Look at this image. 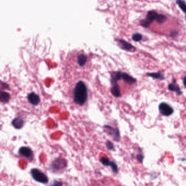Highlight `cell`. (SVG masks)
Wrapping results in <instances>:
<instances>
[{
  "instance_id": "cell-1",
  "label": "cell",
  "mask_w": 186,
  "mask_h": 186,
  "mask_svg": "<svg viewBox=\"0 0 186 186\" xmlns=\"http://www.w3.org/2000/svg\"><path fill=\"white\" fill-rule=\"evenodd\" d=\"M73 97L76 103L79 105L82 106L86 102L88 97L87 88L82 81H79L76 85L73 91Z\"/></svg>"
},
{
  "instance_id": "cell-2",
  "label": "cell",
  "mask_w": 186,
  "mask_h": 186,
  "mask_svg": "<svg viewBox=\"0 0 186 186\" xmlns=\"http://www.w3.org/2000/svg\"><path fill=\"white\" fill-rule=\"evenodd\" d=\"M67 164L68 162L66 159L57 158L51 163L49 170L52 173L60 172L67 166Z\"/></svg>"
},
{
  "instance_id": "cell-3",
  "label": "cell",
  "mask_w": 186,
  "mask_h": 186,
  "mask_svg": "<svg viewBox=\"0 0 186 186\" xmlns=\"http://www.w3.org/2000/svg\"><path fill=\"white\" fill-rule=\"evenodd\" d=\"M30 173L32 177L35 181L43 184H46L48 183L49 179L47 176L39 169L32 168L30 170Z\"/></svg>"
},
{
  "instance_id": "cell-4",
  "label": "cell",
  "mask_w": 186,
  "mask_h": 186,
  "mask_svg": "<svg viewBox=\"0 0 186 186\" xmlns=\"http://www.w3.org/2000/svg\"><path fill=\"white\" fill-rule=\"evenodd\" d=\"M159 110L162 115L166 116H170L174 113L173 108L165 102H162L160 104Z\"/></svg>"
},
{
  "instance_id": "cell-5",
  "label": "cell",
  "mask_w": 186,
  "mask_h": 186,
  "mask_svg": "<svg viewBox=\"0 0 186 186\" xmlns=\"http://www.w3.org/2000/svg\"><path fill=\"white\" fill-rule=\"evenodd\" d=\"M104 129L106 130V131L109 135L112 137V138L116 141H119L120 140V133L119 131L116 128H113L112 127L108 125H105L104 126Z\"/></svg>"
},
{
  "instance_id": "cell-6",
  "label": "cell",
  "mask_w": 186,
  "mask_h": 186,
  "mask_svg": "<svg viewBox=\"0 0 186 186\" xmlns=\"http://www.w3.org/2000/svg\"><path fill=\"white\" fill-rule=\"evenodd\" d=\"M19 152L20 155L24 156V157L28 159H31L33 156V151L31 150V149L28 147H21L19 149Z\"/></svg>"
},
{
  "instance_id": "cell-7",
  "label": "cell",
  "mask_w": 186,
  "mask_h": 186,
  "mask_svg": "<svg viewBox=\"0 0 186 186\" xmlns=\"http://www.w3.org/2000/svg\"><path fill=\"white\" fill-rule=\"evenodd\" d=\"M28 100L33 105L37 106L40 102L39 96L34 93H31L28 95Z\"/></svg>"
},
{
  "instance_id": "cell-8",
  "label": "cell",
  "mask_w": 186,
  "mask_h": 186,
  "mask_svg": "<svg viewBox=\"0 0 186 186\" xmlns=\"http://www.w3.org/2000/svg\"><path fill=\"white\" fill-rule=\"evenodd\" d=\"M88 60V57L85 54H79L77 57V63L80 66H83L86 65Z\"/></svg>"
},
{
  "instance_id": "cell-9",
  "label": "cell",
  "mask_w": 186,
  "mask_h": 186,
  "mask_svg": "<svg viewBox=\"0 0 186 186\" xmlns=\"http://www.w3.org/2000/svg\"><path fill=\"white\" fill-rule=\"evenodd\" d=\"M24 124V121L20 117H18L15 118L12 121V125L16 129H21Z\"/></svg>"
},
{
  "instance_id": "cell-10",
  "label": "cell",
  "mask_w": 186,
  "mask_h": 186,
  "mask_svg": "<svg viewBox=\"0 0 186 186\" xmlns=\"http://www.w3.org/2000/svg\"><path fill=\"white\" fill-rule=\"evenodd\" d=\"M121 78L123 79L125 82L129 84H133L136 82L135 78L131 77V76L125 72H121Z\"/></svg>"
},
{
  "instance_id": "cell-11",
  "label": "cell",
  "mask_w": 186,
  "mask_h": 186,
  "mask_svg": "<svg viewBox=\"0 0 186 186\" xmlns=\"http://www.w3.org/2000/svg\"><path fill=\"white\" fill-rule=\"evenodd\" d=\"M119 44L124 50L127 51H132L134 49V47L130 44V43L125 41V40H120L119 41Z\"/></svg>"
},
{
  "instance_id": "cell-12",
  "label": "cell",
  "mask_w": 186,
  "mask_h": 186,
  "mask_svg": "<svg viewBox=\"0 0 186 186\" xmlns=\"http://www.w3.org/2000/svg\"><path fill=\"white\" fill-rule=\"evenodd\" d=\"M168 89L169 91H175L177 94L179 95H180L182 94V92L181 91L179 87L177 86L175 83V80H174V82L170 83L168 86Z\"/></svg>"
},
{
  "instance_id": "cell-13",
  "label": "cell",
  "mask_w": 186,
  "mask_h": 186,
  "mask_svg": "<svg viewBox=\"0 0 186 186\" xmlns=\"http://www.w3.org/2000/svg\"><path fill=\"white\" fill-rule=\"evenodd\" d=\"M10 99V96L9 93L1 91H0V102L2 103L8 102Z\"/></svg>"
},
{
  "instance_id": "cell-14",
  "label": "cell",
  "mask_w": 186,
  "mask_h": 186,
  "mask_svg": "<svg viewBox=\"0 0 186 186\" xmlns=\"http://www.w3.org/2000/svg\"><path fill=\"white\" fill-rule=\"evenodd\" d=\"M158 14L154 10L149 11L146 15V19L152 23L154 20H156Z\"/></svg>"
},
{
  "instance_id": "cell-15",
  "label": "cell",
  "mask_w": 186,
  "mask_h": 186,
  "mask_svg": "<svg viewBox=\"0 0 186 186\" xmlns=\"http://www.w3.org/2000/svg\"><path fill=\"white\" fill-rule=\"evenodd\" d=\"M176 3L185 14V20L186 21V2L185 0H176Z\"/></svg>"
},
{
  "instance_id": "cell-16",
  "label": "cell",
  "mask_w": 186,
  "mask_h": 186,
  "mask_svg": "<svg viewBox=\"0 0 186 186\" xmlns=\"http://www.w3.org/2000/svg\"><path fill=\"white\" fill-rule=\"evenodd\" d=\"M100 161L101 163L104 166H110V165L111 164V161H110V160L107 157H104V156L101 157Z\"/></svg>"
},
{
  "instance_id": "cell-17",
  "label": "cell",
  "mask_w": 186,
  "mask_h": 186,
  "mask_svg": "<svg viewBox=\"0 0 186 186\" xmlns=\"http://www.w3.org/2000/svg\"><path fill=\"white\" fill-rule=\"evenodd\" d=\"M147 75L150 77H152L153 78H155L156 79H159V80H163L164 79V77L161 74L158 73V72H153V73H147Z\"/></svg>"
},
{
  "instance_id": "cell-18",
  "label": "cell",
  "mask_w": 186,
  "mask_h": 186,
  "mask_svg": "<svg viewBox=\"0 0 186 186\" xmlns=\"http://www.w3.org/2000/svg\"><path fill=\"white\" fill-rule=\"evenodd\" d=\"M166 20H167V18H166V16H165L163 14H158L156 19L157 22L160 24H163L164 22H165V21Z\"/></svg>"
},
{
  "instance_id": "cell-19",
  "label": "cell",
  "mask_w": 186,
  "mask_h": 186,
  "mask_svg": "<svg viewBox=\"0 0 186 186\" xmlns=\"http://www.w3.org/2000/svg\"><path fill=\"white\" fill-rule=\"evenodd\" d=\"M110 166L111 167L112 170L114 174H118V166H117V164H116V162H114L113 161H111Z\"/></svg>"
},
{
  "instance_id": "cell-20",
  "label": "cell",
  "mask_w": 186,
  "mask_h": 186,
  "mask_svg": "<svg viewBox=\"0 0 186 186\" xmlns=\"http://www.w3.org/2000/svg\"><path fill=\"white\" fill-rule=\"evenodd\" d=\"M143 36L140 33H136L132 36V39L135 41H139L142 39Z\"/></svg>"
},
{
  "instance_id": "cell-21",
  "label": "cell",
  "mask_w": 186,
  "mask_h": 186,
  "mask_svg": "<svg viewBox=\"0 0 186 186\" xmlns=\"http://www.w3.org/2000/svg\"><path fill=\"white\" fill-rule=\"evenodd\" d=\"M151 24L152 23L150 22L149 21L147 20L146 19L145 20H141V25L144 27H148L150 26Z\"/></svg>"
},
{
  "instance_id": "cell-22",
  "label": "cell",
  "mask_w": 186,
  "mask_h": 186,
  "mask_svg": "<svg viewBox=\"0 0 186 186\" xmlns=\"http://www.w3.org/2000/svg\"><path fill=\"white\" fill-rule=\"evenodd\" d=\"M137 158L138 160V161H139L140 163H142L143 162V159H144V156L142 155L141 154V151L140 150L139 151H138V154L137 155Z\"/></svg>"
},
{
  "instance_id": "cell-23",
  "label": "cell",
  "mask_w": 186,
  "mask_h": 186,
  "mask_svg": "<svg viewBox=\"0 0 186 186\" xmlns=\"http://www.w3.org/2000/svg\"><path fill=\"white\" fill-rule=\"evenodd\" d=\"M49 186H63V183L60 181L54 180Z\"/></svg>"
},
{
  "instance_id": "cell-24",
  "label": "cell",
  "mask_w": 186,
  "mask_h": 186,
  "mask_svg": "<svg viewBox=\"0 0 186 186\" xmlns=\"http://www.w3.org/2000/svg\"><path fill=\"white\" fill-rule=\"evenodd\" d=\"M106 146L110 150H112L114 149V144L110 141H107L106 142Z\"/></svg>"
},
{
  "instance_id": "cell-25",
  "label": "cell",
  "mask_w": 186,
  "mask_h": 186,
  "mask_svg": "<svg viewBox=\"0 0 186 186\" xmlns=\"http://www.w3.org/2000/svg\"><path fill=\"white\" fill-rule=\"evenodd\" d=\"M183 85L185 86V87L186 88V76H185L183 78Z\"/></svg>"
}]
</instances>
